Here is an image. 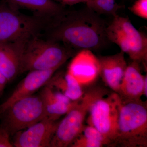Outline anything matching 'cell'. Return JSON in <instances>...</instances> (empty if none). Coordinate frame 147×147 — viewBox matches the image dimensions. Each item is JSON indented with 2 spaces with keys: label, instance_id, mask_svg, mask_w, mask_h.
<instances>
[{
  "label": "cell",
  "instance_id": "1",
  "mask_svg": "<svg viewBox=\"0 0 147 147\" xmlns=\"http://www.w3.org/2000/svg\"><path fill=\"white\" fill-rule=\"evenodd\" d=\"M106 26L100 15L86 7L67 12L45 31L46 39L76 51L100 50L108 42Z\"/></svg>",
  "mask_w": 147,
  "mask_h": 147
},
{
  "label": "cell",
  "instance_id": "2",
  "mask_svg": "<svg viewBox=\"0 0 147 147\" xmlns=\"http://www.w3.org/2000/svg\"><path fill=\"white\" fill-rule=\"evenodd\" d=\"M114 146L147 147L146 103L141 100H128L120 96Z\"/></svg>",
  "mask_w": 147,
  "mask_h": 147
},
{
  "label": "cell",
  "instance_id": "3",
  "mask_svg": "<svg viewBox=\"0 0 147 147\" xmlns=\"http://www.w3.org/2000/svg\"><path fill=\"white\" fill-rule=\"evenodd\" d=\"M75 51L62 43L33 36L24 45L20 62V73L60 67Z\"/></svg>",
  "mask_w": 147,
  "mask_h": 147
},
{
  "label": "cell",
  "instance_id": "4",
  "mask_svg": "<svg viewBox=\"0 0 147 147\" xmlns=\"http://www.w3.org/2000/svg\"><path fill=\"white\" fill-rule=\"evenodd\" d=\"M54 21L19 12L6 2L0 5V43L28 40L40 36Z\"/></svg>",
  "mask_w": 147,
  "mask_h": 147
},
{
  "label": "cell",
  "instance_id": "5",
  "mask_svg": "<svg viewBox=\"0 0 147 147\" xmlns=\"http://www.w3.org/2000/svg\"><path fill=\"white\" fill-rule=\"evenodd\" d=\"M108 40L120 48L132 61L146 63L147 61V37L137 30L128 17L113 16L106 28Z\"/></svg>",
  "mask_w": 147,
  "mask_h": 147
},
{
  "label": "cell",
  "instance_id": "6",
  "mask_svg": "<svg viewBox=\"0 0 147 147\" xmlns=\"http://www.w3.org/2000/svg\"><path fill=\"white\" fill-rule=\"evenodd\" d=\"M120 96L100 89L90 106L87 123L104 136L109 146H114L116 138Z\"/></svg>",
  "mask_w": 147,
  "mask_h": 147
},
{
  "label": "cell",
  "instance_id": "7",
  "mask_svg": "<svg viewBox=\"0 0 147 147\" xmlns=\"http://www.w3.org/2000/svg\"><path fill=\"white\" fill-rule=\"evenodd\" d=\"M100 88H93L84 92L80 100L65 114L55 130L50 147L69 146L82 132L84 122L91 104L100 91Z\"/></svg>",
  "mask_w": 147,
  "mask_h": 147
},
{
  "label": "cell",
  "instance_id": "8",
  "mask_svg": "<svg viewBox=\"0 0 147 147\" xmlns=\"http://www.w3.org/2000/svg\"><path fill=\"white\" fill-rule=\"evenodd\" d=\"M1 114L2 127L10 135L15 134L47 117L40 94L19 99Z\"/></svg>",
  "mask_w": 147,
  "mask_h": 147
},
{
  "label": "cell",
  "instance_id": "9",
  "mask_svg": "<svg viewBox=\"0 0 147 147\" xmlns=\"http://www.w3.org/2000/svg\"><path fill=\"white\" fill-rule=\"evenodd\" d=\"M58 123L47 117L18 131L15 134L13 147H50Z\"/></svg>",
  "mask_w": 147,
  "mask_h": 147
},
{
  "label": "cell",
  "instance_id": "10",
  "mask_svg": "<svg viewBox=\"0 0 147 147\" xmlns=\"http://www.w3.org/2000/svg\"><path fill=\"white\" fill-rule=\"evenodd\" d=\"M58 69L33 70L18 84L12 93L0 105V114H2L19 99L34 94L41 87L45 86Z\"/></svg>",
  "mask_w": 147,
  "mask_h": 147
},
{
  "label": "cell",
  "instance_id": "11",
  "mask_svg": "<svg viewBox=\"0 0 147 147\" xmlns=\"http://www.w3.org/2000/svg\"><path fill=\"white\" fill-rule=\"evenodd\" d=\"M125 53L121 51L115 55L99 56V75L106 85L118 93L127 64Z\"/></svg>",
  "mask_w": 147,
  "mask_h": 147
},
{
  "label": "cell",
  "instance_id": "12",
  "mask_svg": "<svg viewBox=\"0 0 147 147\" xmlns=\"http://www.w3.org/2000/svg\"><path fill=\"white\" fill-rule=\"evenodd\" d=\"M28 40L0 43V70L9 82L20 74L21 55Z\"/></svg>",
  "mask_w": 147,
  "mask_h": 147
},
{
  "label": "cell",
  "instance_id": "13",
  "mask_svg": "<svg viewBox=\"0 0 147 147\" xmlns=\"http://www.w3.org/2000/svg\"><path fill=\"white\" fill-rule=\"evenodd\" d=\"M140 63L132 61L127 65L117 93L124 99L141 100L144 95L145 76L141 72Z\"/></svg>",
  "mask_w": 147,
  "mask_h": 147
},
{
  "label": "cell",
  "instance_id": "14",
  "mask_svg": "<svg viewBox=\"0 0 147 147\" xmlns=\"http://www.w3.org/2000/svg\"><path fill=\"white\" fill-rule=\"evenodd\" d=\"M13 8L25 9L33 11L34 15L56 21L67 11L63 6L54 0H5Z\"/></svg>",
  "mask_w": 147,
  "mask_h": 147
},
{
  "label": "cell",
  "instance_id": "15",
  "mask_svg": "<svg viewBox=\"0 0 147 147\" xmlns=\"http://www.w3.org/2000/svg\"><path fill=\"white\" fill-rule=\"evenodd\" d=\"M40 94L43 99L47 117L55 121L65 115L76 101H72L61 92L55 91L53 88L47 85H45Z\"/></svg>",
  "mask_w": 147,
  "mask_h": 147
},
{
  "label": "cell",
  "instance_id": "16",
  "mask_svg": "<svg viewBox=\"0 0 147 147\" xmlns=\"http://www.w3.org/2000/svg\"><path fill=\"white\" fill-rule=\"evenodd\" d=\"M76 55L69 67L68 72L74 76L81 86L92 84L99 74L97 58L83 57L82 51Z\"/></svg>",
  "mask_w": 147,
  "mask_h": 147
},
{
  "label": "cell",
  "instance_id": "17",
  "mask_svg": "<svg viewBox=\"0 0 147 147\" xmlns=\"http://www.w3.org/2000/svg\"><path fill=\"white\" fill-rule=\"evenodd\" d=\"M46 85L63 94L72 101L80 100L84 94L80 85L76 78L68 72H59L53 75Z\"/></svg>",
  "mask_w": 147,
  "mask_h": 147
},
{
  "label": "cell",
  "instance_id": "18",
  "mask_svg": "<svg viewBox=\"0 0 147 147\" xmlns=\"http://www.w3.org/2000/svg\"><path fill=\"white\" fill-rule=\"evenodd\" d=\"M86 4L87 7L99 15L115 16L118 10L122 7L115 1L111 0H90Z\"/></svg>",
  "mask_w": 147,
  "mask_h": 147
},
{
  "label": "cell",
  "instance_id": "19",
  "mask_svg": "<svg viewBox=\"0 0 147 147\" xmlns=\"http://www.w3.org/2000/svg\"><path fill=\"white\" fill-rule=\"evenodd\" d=\"M80 134L88 138L101 142L104 146H109L108 142L104 136L93 127L89 125L84 126Z\"/></svg>",
  "mask_w": 147,
  "mask_h": 147
},
{
  "label": "cell",
  "instance_id": "20",
  "mask_svg": "<svg viewBox=\"0 0 147 147\" xmlns=\"http://www.w3.org/2000/svg\"><path fill=\"white\" fill-rule=\"evenodd\" d=\"M104 146L101 142L91 139L79 134L69 146L71 147H102Z\"/></svg>",
  "mask_w": 147,
  "mask_h": 147
},
{
  "label": "cell",
  "instance_id": "21",
  "mask_svg": "<svg viewBox=\"0 0 147 147\" xmlns=\"http://www.w3.org/2000/svg\"><path fill=\"white\" fill-rule=\"evenodd\" d=\"M134 15L143 19H147V0H136L134 3L129 7Z\"/></svg>",
  "mask_w": 147,
  "mask_h": 147
},
{
  "label": "cell",
  "instance_id": "22",
  "mask_svg": "<svg viewBox=\"0 0 147 147\" xmlns=\"http://www.w3.org/2000/svg\"><path fill=\"white\" fill-rule=\"evenodd\" d=\"M10 134L3 127H0V147H13L11 142Z\"/></svg>",
  "mask_w": 147,
  "mask_h": 147
},
{
  "label": "cell",
  "instance_id": "23",
  "mask_svg": "<svg viewBox=\"0 0 147 147\" xmlns=\"http://www.w3.org/2000/svg\"><path fill=\"white\" fill-rule=\"evenodd\" d=\"M54 1L64 6L65 5H73L80 3H86L90 0H54Z\"/></svg>",
  "mask_w": 147,
  "mask_h": 147
},
{
  "label": "cell",
  "instance_id": "24",
  "mask_svg": "<svg viewBox=\"0 0 147 147\" xmlns=\"http://www.w3.org/2000/svg\"><path fill=\"white\" fill-rule=\"evenodd\" d=\"M8 82V79L0 70V96L2 94Z\"/></svg>",
  "mask_w": 147,
  "mask_h": 147
},
{
  "label": "cell",
  "instance_id": "25",
  "mask_svg": "<svg viewBox=\"0 0 147 147\" xmlns=\"http://www.w3.org/2000/svg\"><path fill=\"white\" fill-rule=\"evenodd\" d=\"M147 76H145L144 85V94L145 97H147Z\"/></svg>",
  "mask_w": 147,
  "mask_h": 147
}]
</instances>
